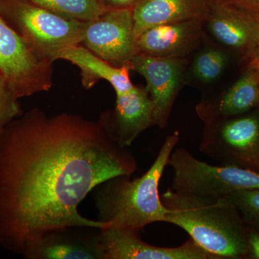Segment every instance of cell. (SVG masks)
Returning a JSON list of instances; mask_svg holds the SVG:
<instances>
[{
  "instance_id": "6da1fadb",
  "label": "cell",
  "mask_w": 259,
  "mask_h": 259,
  "mask_svg": "<svg viewBox=\"0 0 259 259\" xmlns=\"http://www.w3.org/2000/svg\"><path fill=\"white\" fill-rule=\"evenodd\" d=\"M137 161L102 121L32 108L0 135V247L23 254L49 232L105 229L78 206L97 186L132 176Z\"/></svg>"
},
{
  "instance_id": "7a4b0ae2",
  "label": "cell",
  "mask_w": 259,
  "mask_h": 259,
  "mask_svg": "<svg viewBox=\"0 0 259 259\" xmlns=\"http://www.w3.org/2000/svg\"><path fill=\"white\" fill-rule=\"evenodd\" d=\"M165 222L187 232L191 239L216 259L248 256V225L226 198H209L167 190L161 195Z\"/></svg>"
},
{
  "instance_id": "3957f363",
  "label": "cell",
  "mask_w": 259,
  "mask_h": 259,
  "mask_svg": "<svg viewBox=\"0 0 259 259\" xmlns=\"http://www.w3.org/2000/svg\"><path fill=\"white\" fill-rule=\"evenodd\" d=\"M180 139L177 131L167 136L156 159L142 176L131 179L120 175L97 186L93 191L97 221L105 223L107 228L136 231H142L151 223L165 222L167 210L158 187Z\"/></svg>"
},
{
  "instance_id": "277c9868",
  "label": "cell",
  "mask_w": 259,
  "mask_h": 259,
  "mask_svg": "<svg viewBox=\"0 0 259 259\" xmlns=\"http://www.w3.org/2000/svg\"><path fill=\"white\" fill-rule=\"evenodd\" d=\"M0 16L45 60L54 63L65 49L81 44L82 22L28 0H0Z\"/></svg>"
},
{
  "instance_id": "5b68a950",
  "label": "cell",
  "mask_w": 259,
  "mask_h": 259,
  "mask_svg": "<svg viewBox=\"0 0 259 259\" xmlns=\"http://www.w3.org/2000/svg\"><path fill=\"white\" fill-rule=\"evenodd\" d=\"M168 165L173 170L171 189L180 193L219 199L236 191L259 190V171L209 164L185 148L172 151Z\"/></svg>"
},
{
  "instance_id": "8992f818",
  "label": "cell",
  "mask_w": 259,
  "mask_h": 259,
  "mask_svg": "<svg viewBox=\"0 0 259 259\" xmlns=\"http://www.w3.org/2000/svg\"><path fill=\"white\" fill-rule=\"evenodd\" d=\"M204 122L199 151L222 165L259 171V114Z\"/></svg>"
},
{
  "instance_id": "52a82bcc",
  "label": "cell",
  "mask_w": 259,
  "mask_h": 259,
  "mask_svg": "<svg viewBox=\"0 0 259 259\" xmlns=\"http://www.w3.org/2000/svg\"><path fill=\"white\" fill-rule=\"evenodd\" d=\"M53 64L37 56L0 16V74L19 99L52 88Z\"/></svg>"
},
{
  "instance_id": "ba28073f",
  "label": "cell",
  "mask_w": 259,
  "mask_h": 259,
  "mask_svg": "<svg viewBox=\"0 0 259 259\" xmlns=\"http://www.w3.org/2000/svg\"><path fill=\"white\" fill-rule=\"evenodd\" d=\"M80 45L114 66L131 64L139 54L133 8L107 9L98 18L83 23Z\"/></svg>"
},
{
  "instance_id": "9c48e42d",
  "label": "cell",
  "mask_w": 259,
  "mask_h": 259,
  "mask_svg": "<svg viewBox=\"0 0 259 259\" xmlns=\"http://www.w3.org/2000/svg\"><path fill=\"white\" fill-rule=\"evenodd\" d=\"M133 70L146 79L153 104V125L165 129L184 81L187 58L153 57L138 54L131 60Z\"/></svg>"
},
{
  "instance_id": "30bf717a",
  "label": "cell",
  "mask_w": 259,
  "mask_h": 259,
  "mask_svg": "<svg viewBox=\"0 0 259 259\" xmlns=\"http://www.w3.org/2000/svg\"><path fill=\"white\" fill-rule=\"evenodd\" d=\"M100 231L97 239L104 259H216L191 238L169 248L146 243L141 231L113 228Z\"/></svg>"
},
{
  "instance_id": "8fae6325",
  "label": "cell",
  "mask_w": 259,
  "mask_h": 259,
  "mask_svg": "<svg viewBox=\"0 0 259 259\" xmlns=\"http://www.w3.org/2000/svg\"><path fill=\"white\" fill-rule=\"evenodd\" d=\"M208 5L204 25L220 47L246 51L257 46L259 49L258 15L221 0H211Z\"/></svg>"
},
{
  "instance_id": "7c38bea8",
  "label": "cell",
  "mask_w": 259,
  "mask_h": 259,
  "mask_svg": "<svg viewBox=\"0 0 259 259\" xmlns=\"http://www.w3.org/2000/svg\"><path fill=\"white\" fill-rule=\"evenodd\" d=\"M153 104L146 88L135 86L116 94L115 107L102 112L100 119L119 142L130 146L140 134L153 125Z\"/></svg>"
},
{
  "instance_id": "4fadbf2b",
  "label": "cell",
  "mask_w": 259,
  "mask_h": 259,
  "mask_svg": "<svg viewBox=\"0 0 259 259\" xmlns=\"http://www.w3.org/2000/svg\"><path fill=\"white\" fill-rule=\"evenodd\" d=\"M204 22L195 19L148 29L137 37L139 53L153 57L185 59L200 45Z\"/></svg>"
},
{
  "instance_id": "5bb4252c",
  "label": "cell",
  "mask_w": 259,
  "mask_h": 259,
  "mask_svg": "<svg viewBox=\"0 0 259 259\" xmlns=\"http://www.w3.org/2000/svg\"><path fill=\"white\" fill-rule=\"evenodd\" d=\"M250 71L229 88L204 95L196 105L197 115L203 122L243 115L259 105V74Z\"/></svg>"
},
{
  "instance_id": "9a60e30c",
  "label": "cell",
  "mask_w": 259,
  "mask_h": 259,
  "mask_svg": "<svg viewBox=\"0 0 259 259\" xmlns=\"http://www.w3.org/2000/svg\"><path fill=\"white\" fill-rule=\"evenodd\" d=\"M74 228L49 232L24 250L27 259H104L96 236L76 233Z\"/></svg>"
},
{
  "instance_id": "2e32d148",
  "label": "cell",
  "mask_w": 259,
  "mask_h": 259,
  "mask_svg": "<svg viewBox=\"0 0 259 259\" xmlns=\"http://www.w3.org/2000/svg\"><path fill=\"white\" fill-rule=\"evenodd\" d=\"M208 13L205 0H139L133 8L135 35L163 24L205 20Z\"/></svg>"
},
{
  "instance_id": "e0dca14e",
  "label": "cell",
  "mask_w": 259,
  "mask_h": 259,
  "mask_svg": "<svg viewBox=\"0 0 259 259\" xmlns=\"http://www.w3.org/2000/svg\"><path fill=\"white\" fill-rule=\"evenodd\" d=\"M57 60L69 61L80 70L81 83L86 90L93 88L101 80L112 85L115 94L125 93L135 85L130 79L132 64L115 66L100 59L81 45L73 46L65 49Z\"/></svg>"
},
{
  "instance_id": "ac0fdd59",
  "label": "cell",
  "mask_w": 259,
  "mask_h": 259,
  "mask_svg": "<svg viewBox=\"0 0 259 259\" xmlns=\"http://www.w3.org/2000/svg\"><path fill=\"white\" fill-rule=\"evenodd\" d=\"M30 3L56 14L77 21H91L98 18L106 8L100 0H28Z\"/></svg>"
},
{
  "instance_id": "d6986e66",
  "label": "cell",
  "mask_w": 259,
  "mask_h": 259,
  "mask_svg": "<svg viewBox=\"0 0 259 259\" xmlns=\"http://www.w3.org/2000/svg\"><path fill=\"white\" fill-rule=\"evenodd\" d=\"M227 59L226 52L221 48H205L194 56L191 69L192 76L203 84H210L222 76Z\"/></svg>"
},
{
  "instance_id": "ffe728a7",
  "label": "cell",
  "mask_w": 259,
  "mask_h": 259,
  "mask_svg": "<svg viewBox=\"0 0 259 259\" xmlns=\"http://www.w3.org/2000/svg\"><path fill=\"white\" fill-rule=\"evenodd\" d=\"M19 98L0 74V135L10 122L23 113Z\"/></svg>"
},
{
  "instance_id": "44dd1931",
  "label": "cell",
  "mask_w": 259,
  "mask_h": 259,
  "mask_svg": "<svg viewBox=\"0 0 259 259\" xmlns=\"http://www.w3.org/2000/svg\"><path fill=\"white\" fill-rule=\"evenodd\" d=\"M245 223L259 218V190L236 191L227 196Z\"/></svg>"
},
{
  "instance_id": "7402d4cb",
  "label": "cell",
  "mask_w": 259,
  "mask_h": 259,
  "mask_svg": "<svg viewBox=\"0 0 259 259\" xmlns=\"http://www.w3.org/2000/svg\"><path fill=\"white\" fill-rule=\"evenodd\" d=\"M246 240L248 256L251 258L259 259V232L248 226Z\"/></svg>"
},
{
  "instance_id": "603a6c76",
  "label": "cell",
  "mask_w": 259,
  "mask_h": 259,
  "mask_svg": "<svg viewBox=\"0 0 259 259\" xmlns=\"http://www.w3.org/2000/svg\"><path fill=\"white\" fill-rule=\"evenodd\" d=\"M221 1L259 16V0H221Z\"/></svg>"
},
{
  "instance_id": "cb8c5ba5",
  "label": "cell",
  "mask_w": 259,
  "mask_h": 259,
  "mask_svg": "<svg viewBox=\"0 0 259 259\" xmlns=\"http://www.w3.org/2000/svg\"><path fill=\"white\" fill-rule=\"evenodd\" d=\"M106 9H128L133 8L139 0H100Z\"/></svg>"
},
{
  "instance_id": "d4e9b609",
  "label": "cell",
  "mask_w": 259,
  "mask_h": 259,
  "mask_svg": "<svg viewBox=\"0 0 259 259\" xmlns=\"http://www.w3.org/2000/svg\"><path fill=\"white\" fill-rule=\"evenodd\" d=\"M250 67L253 68V69H255L259 74V54L258 55L251 61L250 64Z\"/></svg>"
},
{
  "instance_id": "484cf974",
  "label": "cell",
  "mask_w": 259,
  "mask_h": 259,
  "mask_svg": "<svg viewBox=\"0 0 259 259\" xmlns=\"http://www.w3.org/2000/svg\"><path fill=\"white\" fill-rule=\"evenodd\" d=\"M247 224L251 227V228H253V229H255V231L259 232V218L252 220V221L247 223Z\"/></svg>"
},
{
  "instance_id": "4316f807",
  "label": "cell",
  "mask_w": 259,
  "mask_h": 259,
  "mask_svg": "<svg viewBox=\"0 0 259 259\" xmlns=\"http://www.w3.org/2000/svg\"><path fill=\"white\" fill-rule=\"evenodd\" d=\"M205 1L209 2V1H211V0H205Z\"/></svg>"
},
{
  "instance_id": "83f0119b",
  "label": "cell",
  "mask_w": 259,
  "mask_h": 259,
  "mask_svg": "<svg viewBox=\"0 0 259 259\" xmlns=\"http://www.w3.org/2000/svg\"><path fill=\"white\" fill-rule=\"evenodd\" d=\"M258 51H259V49H258Z\"/></svg>"
}]
</instances>
